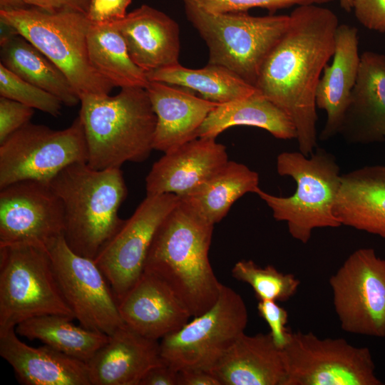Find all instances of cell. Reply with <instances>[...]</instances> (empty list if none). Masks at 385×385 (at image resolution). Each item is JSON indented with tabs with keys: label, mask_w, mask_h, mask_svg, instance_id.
Returning a JSON list of instances; mask_svg holds the SVG:
<instances>
[{
	"label": "cell",
	"mask_w": 385,
	"mask_h": 385,
	"mask_svg": "<svg viewBox=\"0 0 385 385\" xmlns=\"http://www.w3.org/2000/svg\"><path fill=\"white\" fill-rule=\"evenodd\" d=\"M276 167L279 175L294 180V192L278 197L259 188L255 194L271 209L276 220L287 222L294 240L307 244L314 229L342 226L334 213L342 175L332 153L319 147L309 156L285 151L277 155Z\"/></svg>",
	"instance_id": "obj_5"
},
{
	"label": "cell",
	"mask_w": 385,
	"mask_h": 385,
	"mask_svg": "<svg viewBox=\"0 0 385 385\" xmlns=\"http://www.w3.org/2000/svg\"><path fill=\"white\" fill-rule=\"evenodd\" d=\"M147 76L149 81L197 91L202 98L218 104L243 98L257 91L254 86L230 69L209 63L198 69L178 63L147 73Z\"/></svg>",
	"instance_id": "obj_29"
},
{
	"label": "cell",
	"mask_w": 385,
	"mask_h": 385,
	"mask_svg": "<svg viewBox=\"0 0 385 385\" xmlns=\"http://www.w3.org/2000/svg\"><path fill=\"white\" fill-rule=\"evenodd\" d=\"M260 316L267 322L269 332L277 347L283 349L287 344L290 332L286 328L288 313L274 300H260L257 304Z\"/></svg>",
	"instance_id": "obj_36"
},
{
	"label": "cell",
	"mask_w": 385,
	"mask_h": 385,
	"mask_svg": "<svg viewBox=\"0 0 385 385\" xmlns=\"http://www.w3.org/2000/svg\"><path fill=\"white\" fill-rule=\"evenodd\" d=\"M360 56L357 29L339 24L332 63L324 68L316 92L317 108L327 113L325 125L319 135L322 141L339 134L356 81Z\"/></svg>",
	"instance_id": "obj_23"
},
{
	"label": "cell",
	"mask_w": 385,
	"mask_h": 385,
	"mask_svg": "<svg viewBox=\"0 0 385 385\" xmlns=\"http://www.w3.org/2000/svg\"><path fill=\"white\" fill-rule=\"evenodd\" d=\"M118 309L125 324L155 340L179 330L192 317L166 283L147 271L118 302Z\"/></svg>",
	"instance_id": "obj_18"
},
{
	"label": "cell",
	"mask_w": 385,
	"mask_h": 385,
	"mask_svg": "<svg viewBox=\"0 0 385 385\" xmlns=\"http://www.w3.org/2000/svg\"><path fill=\"white\" fill-rule=\"evenodd\" d=\"M201 6L212 13L247 12L261 8L274 12L277 10L304 4H319L334 0H198Z\"/></svg>",
	"instance_id": "obj_34"
},
{
	"label": "cell",
	"mask_w": 385,
	"mask_h": 385,
	"mask_svg": "<svg viewBox=\"0 0 385 385\" xmlns=\"http://www.w3.org/2000/svg\"><path fill=\"white\" fill-rule=\"evenodd\" d=\"M247 321V310L242 297L222 284L220 296L210 309L160 339L161 356L178 371H210L245 332Z\"/></svg>",
	"instance_id": "obj_10"
},
{
	"label": "cell",
	"mask_w": 385,
	"mask_h": 385,
	"mask_svg": "<svg viewBox=\"0 0 385 385\" xmlns=\"http://www.w3.org/2000/svg\"><path fill=\"white\" fill-rule=\"evenodd\" d=\"M182 1L208 48V63L230 69L255 86L263 62L289 26V15L212 13L198 0Z\"/></svg>",
	"instance_id": "obj_7"
},
{
	"label": "cell",
	"mask_w": 385,
	"mask_h": 385,
	"mask_svg": "<svg viewBox=\"0 0 385 385\" xmlns=\"http://www.w3.org/2000/svg\"><path fill=\"white\" fill-rule=\"evenodd\" d=\"M214 225L180 202L158 227L144 271L172 289L193 317L210 309L222 288L209 260Z\"/></svg>",
	"instance_id": "obj_2"
},
{
	"label": "cell",
	"mask_w": 385,
	"mask_h": 385,
	"mask_svg": "<svg viewBox=\"0 0 385 385\" xmlns=\"http://www.w3.org/2000/svg\"><path fill=\"white\" fill-rule=\"evenodd\" d=\"M352 11L363 26L385 33V0H354Z\"/></svg>",
	"instance_id": "obj_37"
},
{
	"label": "cell",
	"mask_w": 385,
	"mask_h": 385,
	"mask_svg": "<svg viewBox=\"0 0 385 385\" xmlns=\"http://www.w3.org/2000/svg\"><path fill=\"white\" fill-rule=\"evenodd\" d=\"M163 361L158 340L124 324L87 364L91 385H139L146 372Z\"/></svg>",
	"instance_id": "obj_21"
},
{
	"label": "cell",
	"mask_w": 385,
	"mask_h": 385,
	"mask_svg": "<svg viewBox=\"0 0 385 385\" xmlns=\"http://www.w3.org/2000/svg\"><path fill=\"white\" fill-rule=\"evenodd\" d=\"M178 202L179 197L171 193L146 195L94 258L118 302L144 272L155 235Z\"/></svg>",
	"instance_id": "obj_14"
},
{
	"label": "cell",
	"mask_w": 385,
	"mask_h": 385,
	"mask_svg": "<svg viewBox=\"0 0 385 385\" xmlns=\"http://www.w3.org/2000/svg\"><path fill=\"white\" fill-rule=\"evenodd\" d=\"M227 148L213 138H197L165 153L145 178L146 195H187L209 180L227 161Z\"/></svg>",
	"instance_id": "obj_16"
},
{
	"label": "cell",
	"mask_w": 385,
	"mask_h": 385,
	"mask_svg": "<svg viewBox=\"0 0 385 385\" xmlns=\"http://www.w3.org/2000/svg\"><path fill=\"white\" fill-rule=\"evenodd\" d=\"M145 89L156 115L153 149L164 153L198 138L200 127L218 105L163 82L149 81Z\"/></svg>",
	"instance_id": "obj_20"
},
{
	"label": "cell",
	"mask_w": 385,
	"mask_h": 385,
	"mask_svg": "<svg viewBox=\"0 0 385 385\" xmlns=\"http://www.w3.org/2000/svg\"><path fill=\"white\" fill-rule=\"evenodd\" d=\"M73 319L59 314L41 315L19 323L15 330L19 336L39 340L87 363L106 343L108 335L77 326L72 322Z\"/></svg>",
	"instance_id": "obj_30"
},
{
	"label": "cell",
	"mask_w": 385,
	"mask_h": 385,
	"mask_svg": "<svg viewBox=\"0 0 385 385\" xmlns=\"http://www.w3.org/2000/svg\"><path fill=\"white\" fill-rule=\"evenodd\" d=\"M178 385H221L210 371L202 369H188L179 371Z\"/></svg>",
	"instance_id": "obj_41"
},
{
	"label": "cell",
	"mask_w": 385,
	"mask_h": 385,
	"mask_svg": "<svg viewBox=\"0 0 385 385\" xmlns=\"http://www.w3.org/2000/svg\"><path fill=\"white\" fill-rule=\"evenodd\" d=\"M132 0H91L86 16L92 24H109L124 18Z\"/></svg>",
	"instance_id": "obj_38"
},
{
	"label": "cell",
	"mask_w": 385,
	"mask_h": 385,
	"mask_svg": "<svg viewBox=\"0 0 385 385\" xmlns=\"http://www.w3.org/2000/svg\"><path fill=\"white\" fill-rule=\"evenodd\" d=\"M333 305L346 332L385 337V260L373 248L354 251L329 278Z\"/></svg>",
	"instance_id": "obj_12"
},
{
	"label": "cell",
	"mask_w": 385,
	"mask_h": 385,
	"mask_svg": "<svg viewBox=\"0 0 385 385\" xmlns=\"http://www.w3.org/2000/svg\"><path fill=\"white\" fill-rule=\"evenodd\" d=\"M232 276L248 284L260 300L285 302L297 292L300 281L291 273H283L272 265L260 267L252 260H240L233 266Z\"/></svg>",
	"instance_id": "obj_32"
},
{
	"label": "cell",
	"mask_w": 385,
	"mask_h": 385,
	"mask_svg": "<svg viewBox=\"0 0 385 385\" xmlns=\"http://www.w3.org/2000/svg\"><path fill=\"white\" fill-rule=\"evenodd\" d=\"M88 51L93 68L114 87L145 88L148 83L147 73L133 62L123 36L112 24L91 23Z\"/></svg>",
	"instance_id": "obj_31"
},
{
	"label": "cell",
	"mask_w": 385,
	"mask_h": 385,
	"mask_svg": "<svg viewBox=\"0 0 385 385\" xmlns=\"http://www.w3.org/2000/svg\"><path fill=\"white\" fill-rule=\"evenodd\" d=\"M253 126L268 131L282 140L297 138L291 118L260 93L218 104L207 115L198 130V138H213L230 127Z\"/></svg>",
	"instance_id": "obj_27"
},
{
	"label": "cell",
	"mask_w": 385,
	"mask_h": 385,
	"mask_svg": "<svg viewBox=\"0 0 385 385\" xmlns=\"http://www.w3.org/2000/svg\"><path fill=\"white\" fill-rule=\"evenodd\" d=\"M112 24L133 62L146 73L179 63L180 28L164 12L143 4Z\"/></svg>",
	"instance_id": "obj_19"
},
{
	"label": "cell",
	"mask_w": 385,
	"mask_h": 385,
	"mask_svg": "<svg viewBox=\"0 0 385 385\" xmlns=\"http://www.w3.org/2000/svg\"><path fill=\"white\" fill-rule=\"evenodd\" d=\"M80 103L89 166L120 168L148 159L154 150L156 115L145 88H121L113 96L86 95Z\"/></svg>",
	"instance_id": "obj_3"
},
{
	"label": "cell",
	"mask_w": 385,
	"mask_h": 385,
	"mask_svg": "<svg viewBox=\"0 0 385 385\" xmlns=\"http://www.w3.org/2000/svg\"><path fill=\"white\" fill-rule=\"evenodd\" d=\"M46 247L61 293L80 325L108 336L123 326L118 302L94 260L73 252L63 235Z\"/></svg>",
	"instance_id": "obj_13"
},
{
	"label": "cell",
	"mask_w": 385,
	"mask_h": 385,
	"mask_svg": "<svg viewBox=\"0 0 385 385\" xmlns=\"http://www.w3.org/2000/svg\"><path fill=\"white\" fill-rule=\"evenodd\" d=\"M27 6L24 0H0V10H16Z\"/></svg>",
	"instance_id": "obj_42"
},
{
	"label": "cell",
	"mask_w": 385,
	"mask_h": 385,
	"mask_svg": "<svg viewBox=\"0 0 385 385\" xmlns=\"http://www.w3.org/2000/svg\"><path fill=\"white\" fill-rule=\"evenodd\" d=\"M91 0H24L28 6L49 12L69 11L86 15Z\"/></svg>",
	"instance_id": "obj_39"
},
{
	"label": "cell",
	"mask_w": 385,
	"mask_h": 385,
	"mask_svg": "<svg viewBox=\"0 0 385 385\" xmlns=\"http://www.w3.org/2000/svg\"><path fill=\"white\" fill-rule=\"evenodd\" d=\"M384 168H385V165H384Z\"/></svg>",
	"instance_id": "obj_44"
},
{
	"label": "cell",
	"mask_w": 385,
	"mask_h": 385,
	"mask_svg": "<svg viewBox=\"0 0 385 385\" xmlns=\"http://www.w3.org/2000/svg\"><path fill=\"white\" fill-rule=\"evenodd\" d=\"M179 371L163 361L150 369L139 385H178Z\"/></svg>",
	"instance_id": "obj_40"
},
{
	"label": "cell",
	"mask_w": 385,
	"mask_h": 385,
	"mask_svg": "<svg viewBox=\"0 0 385 385\" xmlns=\"http://www.w3.org/2000/svg\"><path fill=\"white\" fill-rule=\"evenodd\" d=\"M334 213L342 225L385 239L384 165H366L342 174Z\"/></svg>",
	"instance_id": "obj_25"
},
{
	"label": "cell",
	"mask_w": 385,
	"mask_h": 385,
	"mask_svg": "<svg viewBox=\"0 0 385 385\" xmlns=\"http://www.w3.org/2000/svg\"><path fill=\"white\" fill-rule=\"evenodd\" d=\"M259 175L247 165L228 160L216 173L191 193L178 197L181 203L204 222L215 225L234 202L259 189Z\"/></svg>",
	"instance_id": "obj_28"
},
{
	"label": "cell",
	"mask_w": 385,
	"mask_h": 385,
	"mask_svg": "<svg viewBox=\"0 0 385 385\" xmlns=\"http://www.w3.org/2000/svg\"><path fill=\"white\" fill-rule=\"evenodd\" d=\"M284 385H383L368 347L342 338L321 339L312 332H290L282 349Z\"/></svg>",
	"instance_id": "obj_11"
},
{
	"label": "cell",
	"mask_w": 385,
	"mask_h": 385,
	"mask_svg": "<svg viewBox=\"0 0 385 385\" xmlns=\"http://www.w3.org/2000/svg\"><path fill=\"white\" fill-rule=\"evenodd\" d=\"M0 96L52 116L61 114L63 103L56 96L22 79L0 63Z\"/></svg>",
	"instance_id": "obj_33"
},
{
	"label": "cell",
	"mask_w": 385,
	"mask_h": 385,
	"mask_svg": "<svg viewBox=\"0 0 385 385\" xmlns=\"http://www.w3.org/2000/svg\"><path fill=\"white\" fill-rule=\"evenodd\" d=\"M210 371L221 385H284L282 350L270 333L242 334Z\"/></svg>",
	"instance_id": "obj_24"
},
{
	"label": "cell",
	"mask_w": 385,
	"mask_h": 385,
	"mask_svg": "<svg viewBox=\"0 0 385 385\" xmlns=\"http://www.w3.org/2000/svg\"><path fill=\"white\" fill-rule=\"evenodd\" d=\"M46 314L75 319L46 245L24 242L0 246V332Z\"/></svg>",
	"instance_id": "obj_8"
},
{
	"label": "cell",
	"mask_w": 385,
	"mask_h": 385,
	"mask_svg": "<svg viewBox=\"0 0 385 385\" xmlns=\"http://www.w3.org/2000/svg\"><path fill=\"white\" fill-rule=\"evenodd\" d=\"M63 230V203L49 183L24 180L0 188V246L46 245Z\"/></svg>",
	"instance_id": "obj_15"
},
{
	"label": "cell",
	"mask_w": 385,
	"mask_h": 385,
	"mask_svg": "<svg viewBox=\"0 0 385 385\" xmlns=\"http://www.w3.org/2000/svg\"><path fill=\"white\" fill-rule=\"evenodd\" d=\"M1 25L22 36L66 75L81 97L107 96L114 86L92 66L88 51L91 25L86 15L69 11L49 12L35 7L0 10Z\"/></svg>",
	"instance_id": "obj_6"
},
{
	"label": "cell",
	"mask_w": 385,
	"mask_h": 385,
	"mask_svg": "<svg viewBox=\"0 0 385 385\" xmlns=\"http://www.w3.org/2000/svg\"><path fill=\"white\" fill-rule=\"evenodd\" d=\"M34 108L18 101L0 97V144L30 122Z\"/></svg>",
	"instance_id": "obj_35"
},
{
	"label": "cell",
	"mask_w": 385,
	"mask_h": 385,
	"mask_svg": "<svg viewBox=\"0 0 385 385\" xmlns=\"http://www.w3.org/2000/svg\"><path fill=\"white\" fill-rule=\"evenodd\" d=\"M87 160L79 115L63 130L29 122L0 144V188L24 180L49 183L67 166Z\"/></svg>",
	"instance_id": "obj_9"
},
{
	"label": "cell",
	"mask_w": 385,
	"mask_h": 385,
	"mask_svg": "<svg viewBox=\"0 0 385 385\" xmlns=\"http://www.w3.org/2000/svg\"><path fill=\"white\" fill-rule=\"evenodd\" d=\"M289 26L260 68L255 88L292 120L299 151L317 147L316 92L333 56L337 16L317 4L297 6Z\"/></svg>",
	"instance_id": "obj_1"
},
{
	"label": "cell",
	"mask_w": 385,
	"mask_h": 385,
	"mask_svg": "<svg viewBox=\"0 0 385 385\" xmlns=\"http://www.w3.org/2000/svg\"><path fill=\"white\" fill-rule=\"evenodd\" d=\"M339 134L352 144L385 140L384 54H361L356 81Z\"/></svg>",
	"instance_id": "obj_17"
},
{
	"label": "cell",
	"mask_w": 385,
	"mask_h": 385,
	"mask_svg": "<svg viewBox=\"0 0 385 385\" xmlns=\"http://www.w3.org/2000/svg\"><path fill=\"white\" fill-rule=\"evenodd\" d=\"M49 184L63 203L67 245L78 255L94 260L125 222L118 215L127 196L120 168L96 170L87 163H75Z\"/></svg>",
	"instance_id": "obj_4"
},
{
	"label": "cell",
	"mask_w": 385,
	"mask_h": 385,
	"mask_svg": "<svg viewBox=\"0 0 385 385\" xmlns=\"http://www.w3.org/2000/svg\"><path fill=\"white\" fill-rule=\"evenodd\" d=\"M15 328L0 332V355L24 385H91L86 362L46 344L31 346Z\"/></svg>",
	"instance_id": "obj_22"
},
{
	"label": "cell",
	"mask_w": 385,
	"mask_h": 385,
	"mask_svg": "<svg viewBox=\"0 0 385 385\" xmlns=\"http://www.w3.org/2000/svg\"><path fill=\"white\" fill-rule=\"evenodd\" d=\"M341 8L346 12L353 9L354 0H339Z\"/></svg>",
	"instance_id": "obj_43"
},
{
	"label": "cell",
	"mask_w": 385,
	"mask_h": 385,
	"mask_svg": "<svg viewBox=\"0 0 385 385\" xmlns=\"http://www.w3.org/2000/svg\"><path fill=\"white\" fill-rule=\"evenodd\" d=\"M5 27L9 32L1 36V63L22 79L56 96L63 104L72 107L81 103L62 71L27 39Z\"/></svg>",
	"instance_id": "obj_26"
}]
</instances>
